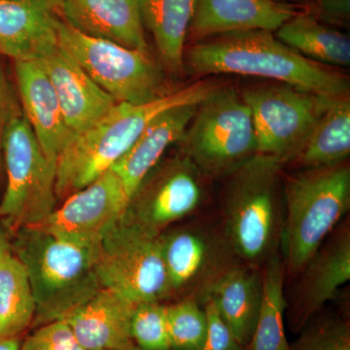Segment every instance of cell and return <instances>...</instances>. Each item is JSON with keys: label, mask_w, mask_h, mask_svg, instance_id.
<instances>
[{"label": "cell", "mask_w": 350, "mask_h": 350, "mask_svg": "<svg viewBox=\"0 0 350 350\" xmlns=\"http://www.w3.org/2000/svg\"><path fill=\"white\" fill-rule=\"evenodd\" d=\"M198 75H239L267 78L310 93L349 94V78L310 61L275 38L254 29L218 34L200 40L184 55Z\"/></svg>", "instance_id": "6da1fadb"}, {"label": "cell", "mask_w": 350, "mask_h": 350, "mask_svg": "<svg viewBox=\"0 0 350 350\" xmlns=\"http://www.w3.org/2000/svg\"><path fill=\"white\" fill-rule=\"evenodd\" d=\"M11 243L36 301L33 328L66 319L103 288L96 271L100 247L61 238L41 226L17 230Z\"/></svg>", "instance_id": "7a4b0ae2"}, {"label": "cell", "mask_w": 350, "mask_h": 350, "mask_svg": "<svg viewBox=\"0 0 350 350\" xmlns=\"http://www.w3.org/2000/svg\"><path fill=\"white\" fill-rule=\"evenodd\" d=\"M200 80L142 105L118 103L89 130L76 135L57 162L56 192L66 199L111 170L160 113L181 105H200L220 89Z\"/></svg>", "instance_id": "3957f363"}, {"label": "cell", "mask_w": 350, "mask_h": 350, "mask_svg": "<svg viewBox=\"0 0 350 350\" xmlns=\"http://www.w3.org/2000/svg\"><path fill=\"white\" fill-rule=\"evenodd\" d=\"M283 167L278 159L256 154L224 177L221 224L243 264L261 268L280 250Z\"/></svg>", "instance_id": "277c9868"}, {"label": "cell", "mask_w": 350, "mask_h": 350, "mask_svg": "<svg viewBox=\"0 0 350 350\" xmlns=\"http://www.w3.org/2000/svg\"><path fill=\"white\" fill-rule=\"evenodd\" d=\"M282 248L285 275L297 276L350 207L347 162L284 175Z\"/></svg>", "instance_id": "5b68a950"}, {"label": "cell", "mask_w": 350, "mask_h": 350, "mask_svg": "<svg viewBox=\"0 0 350 350\" xmlns=\"http://www.w3.org/2000/svg\"><path fill=\"white\" fill-rule=\"evenodd\" d=\"M3 170L1 222L12 232L43 224L57 208V165L43 153L20 107L4 133Z\"/></svg>", "instance_id": "8992f818"}, {"label": "cell", "mask_w": 350, "mask_h": 350, "mask_svg": "<svg viewBox=\"0 0 350 350\" xmlns=\"http://www.w3.org/2000/svg\"><path fill=\"white\" fill-rule=\"evenodd\" d=\"M179 144L206 178H224L256 155L254 121L243 94L221 87L200 103Z\"/></svg>", "instance_id": "52a82bcc"}, {"label": "cell", "mask_w": 350, "mask_h": 350, "mask_svg": "<svg viewBox=\"0 0 350 350\" xmlns=\"http://www.w3.org/2000/svg\"><path fill=\"white\" fill-rule=\"evenodd\" d=\"M56 27L59 48L117 103L142 105L172 93L150 53L85 36L57 18Z\"/></svg>", "instance_id": "ba28073f"}, {"label": "cell", "mask_w": 350, "mask_h": 350, "mask_svg": "<svg viewBox=\"0 0 350 350\" xmlns=\"http://www.w3.org/2000/svg\"><path fill=\"white\" fill-rule=\"evenodd\" d=\"M96 271L103 288L135 305L170 297L161 236L123 219L101 241Z\"/></svg>", "instance_id": "9c48e42d"}, {"label": "cell", "mask_w": 350, "mask_h": 350, "mask_svg": "<svg viewBox=\"0 0 350 350\" xmlns=\"http://www.w3.org/2000/svg\"><path fill=\"white\" fill-rule=\"evenodd\" d=\"M241 94L252 113L257 154L273 157L283 167L294 160L336 98L282 83L248 88Z\"/></svg>", "instance_id": "30bf717a"}, {"label": "cell", "mask_w": 350, "mask_h": 350, "mask_svg": "<svg viewBox=\"0 0 350 350\" xmlns=\"http://www.w3.org/2000/svg\"><path fill=\"white\" fill-rule=\"evenodd\" d=\"M161 244L170 296L202 301L218 278L239 264L221 223L200 220L163 232Z\"/></svg>", "instance_id": "8fae6325"}, {"label": "cell", "mask_w": 350, "mask_h": 350, "mask_svg": "<svg viewBox=\"0 0 350 350\" xmlns=\"http://www.w3.org/2000/svg\"><path fill=\"white\" fill-rule=\"evenodd\" d=\"M204 178L181 152L162 159L131 196L121 219L161 236L170 225L199 208L204 198Z\"/></svg>", "instance_id": "7c38bea8"}, {"label": "cell", "mask_w": 350, "mask_h": 350, "mask_svg": "<svg viewBox=\"0 0 350 350\" xmlns=\"http://www.w3.org/2000/svg\"><path fill=\"white\" fill-rule=\"evenodd\" d=\"M129 200L123 183L109 170L66 198L40 226L61 238L100 247L105 234L123 217Z\"/></svg>", "instance_id": "4fadbf2b"}, {"label": "cell", "mask_w": 350, "mask_h": 350, "mask_svg": "<svg viewBox=\"0 0 350 350\" xmlns=\"http://www.w3.org/2000/svg\"><path fill=\"white\" fill-rule=\"evenodd\" d=\"M297 276L288 308V319L295 331L301 330L350 280L349 222L332 232Z\"/></svg>", "instance_id": "5bb4252c"}, {"label": "cell", "mask_w": 350, "mask_h": 350, "mask_svg": "<svg viewBox=\"0 0 350 350\" xmlns=\"http://www.w3.org/2000/svg\"><path fill=\"white\" fill-rule=\"evenodd\" d=\"M36 63L49 77L64 121L75 137L96 125L118 103L59 46Z\"/></svg>", "instance_id": "9a60e30c"}, {"label": "cell", "mask_w": 350, "mask_h": 350, "mask_svg": "<svg viewBox=\"0 0 350 350\" xmlns=\"http://www.w3.org/2000/svg\"><path fill=\"white\" fill-rule=\"evenodd\" d=\"M15 75L23 113L43 153L57 165L75 135L64 121L54 87L34 62H15Z\"/></svg>", "instance_id": "2e32d148"}, {"label": "cell", "mask_w": 350, "mask_h": 350, "mask_svg": "<svg viewBox=\"0 0 350 350\" xmlns=\"http://www.w3.org/2000/svg\"><path fill=\"white\" fill-rule=\"evenodd\" d=\"M56 11L85 36L149 53L138 0H57Z\"/></svg>", "instance_id": "e0dca14e"}, {"label": "cell", "mask_w": 350, "mask_h": 350, "mask_svg": "<svg viewBox=\"0 0 350 350\" xmlns=\"http://www.w3.org/2000/svg\"><path fill=\"white\" fill-rule=\"evenodd\" d=\"M135 304L107 288L63 319L85 350H139L131 338Z\"/></svg>", "instance_id": "ac0fdd59"}, {"label": "cell", "mask_w": 350, "mask_h": 350, "mask_svg": "<svg viewBox=\"0 0 350 350\" xmlns=\"http://www.w3.org/2000/svg\"><path fill=\"white\" fill-rule=\"evenodd\" d=\"M298 13L273 0H199L188 33L196 41L227 32L276 31Z\"/></svg>", "instance_id": "d6986e66"}, {"label": "cell", "mask_w": 350, "mask_h": 350, "mask_svg": "<svg viewBox=\"0 0 350 350\" xmlns=\"http://www.w3.org/2000/svg\"><path fill=\"white\" fill-rule=\"evenodd\" d=\"M199 105L170 107L155 117L131 145L125 155L111 167L123 183L129 198L140 182L162 160L172 144H179L194 118Z\"/></svg>", "instance_id": "ffe728a7"}, {"label": "cell", "mask_w": 350, "mask_h": 350, "mask_svg": "<svg viewBox=\"0 0 350 350\" xmlns=\"http://www.w3.org/2000/svg\"><path fill=\"white\" fill-rule=\"evenodd\" d=\"M56 19L48 9L0 0V54L14 62H36L59 48Z\"/></svg>", "instance_id": "44dd1931"}, {"label": "cell", "mask_w": 350, "mask_h": 350, "mask_svg": "<svg viewBox=\"0 0 350 350\" xmlns=\"http://www.w3.org/2000/svg\"><path fill=\"white\" fill-rule=\"evenodd\" d=\"M206 298L213 301L219 314L244 349L254 334L261 306V268L234 265L218 278Z\"/></svg>", "instance_id": "7402d4cb"}, {"label": "cell", "mask_w": 350, "mask_h": 350, "mask_svg": "<svg viewBox=\"0 0 350 350\" xmlns=\"http://www.w3.org/2000/svg\"><path fill=\"white\" fill-rule=\"evenodd\" d=\"M199 0H138L144 27L155 41L161 63L179 75L184 66V44Z\"/></svg>", "instance_id": "603a6c76"}, {"label": "cell", "mask_w": 350, "mask_h": 350, "mask_svg": "<svg viewBox=\"0 0 350 350\" xmlns=\"http://www.w3.org/2000/svg\"><path fill=\"white\" fill-rule=\"evenodd\" d=\"M349 155L350 100L347 94L333 98L289 165L300 170L331 167L347 162Z\"/></svg>", "instance_id": "cb8c5ba5"}, {"label": "cell", "mask_w": 350, "mask_h": 350, "mask_svg": "<svg viewBox=\"0 0 350 350\" xmlns=\"http://www.w3.org/2000/svg\"><path fill=\"white\" fill-rule=\"evenodd\" d=\"M276 38L301 56L323 66L350 64V39L310 13H297L276 31Z\"/></svg>", "instance_id": "d4e9b609"}, {"label": "cell", "mask_w": 350, "mask_h": 350, "mask_svg": "<svg viewBox=\"0 0 350 350\" xmlns=\"http://www.w3.org/2000/svg\"><path fill=\"white\" fill-rule=\"evenodd\" d=\"M262 300L254 334L243 350H291L284 330L285 267L278 250L261 267Z\"/></svg>", "instance_id": "484cf974"}, {"label": "cell", "mask_w": 350, "mask_h": 350, "mask_svg": "<svg viewBox=\"0 0 350 350\" xmlns=\"http://www.w3.org/2000/svg\"><path fill=\"white\" fill-rule=\"evenodd\" d=\"M36 310L24 267L7 253L0 257V338L20 337L33 323Z\"/></svg>", "instance_id": "4316f807"}, {"label": "cell", "mask_w": 350, "mask_h": 350, "mask_svg": "<svg viewBox=\"0 0 350 350\" xmlns=\"http://www.w3.org/2000/svg\"><path fill=\"white\" fill-rule=\"evenodd\" d=\"M202 304L196 298H184L167 305L172 350L202 349L207 332L206 313Z\"/></svg>", "instance_id": "83f0119b"}, {"label": "cell", "mask_w": 350, "mask_h": 350, "mask_svg": "<svg viewBox=\"0 0 350 350\" xmlns=\"http://www.w3.org/2000/svg\"><path fill=\"white\" fill-rule=\"evenodd\" d=\"M131 333L139 350H172L167 305L162 301L137 304L131 317Z\"/></svg>", "instance_id": "f1b7e54d"}, {"label": "cell", "mask_w": 350, "mask_h": 350, "mask_svg": "<svg viewBox=\"0 0 350 350\" xmlns=\"http://www.w3.org/2000/svg\"><path fill=\"white\" fill-rule=\"evenodd\" d=\"M291 350H350V327L345 320H317L303 327Z\"/></svg>", "instance_id": "f546056e"}, {"label": "cell", "mask_w": 350, "mask_h": 350, "mask_svg": "<svg viewBox=\"0 0 350 350\" xmlns=\"http://www.w3.org/2000/svg\"><path fill=\"white\" fill-rule=\"evenodd\" d=\"M21 344L20 350H85L64 320L38 328Z\"/></svg>", "instance_id": "4dcf8cb0"}, {"label": "cell", "mask_w": 350, "mask_h": 350, "mask_svg": "<svg viewBox=\"0 0 350 350\" xmlns=\"http://www.w3.org/2000/svg\"><path fill=\"white\" fill-rule=\"evenodd\" d=\"M207 317L206 340L200 350H243L209 298L202 301Z\"/></svg>", "instance_id": "1f68e13d"}, {"label": "cell", "mask_w": 350, "mask_h": 350, "mask_svg": "<svg viewBox=\"0 0 350 350\" xmlns=\"http://www.w3.org/2000/svg\"><path fill=\"white\" fill-rule=\"evenodd\" d=\"M12 88L7 80L3 69L0 66V199L2 195V177H3V137L9 120L14 111L20 107L13 94Z\"/></svg>", "instance_id": "d6a6232c"}, {"label": "cell", "mask_w": 350, "mask_h": 350, "mask_svg": "<svg viewBox=\"0 0 350 350\" xmlns=\"http://www.w3.org/2000/svg\"><path fill=\"white\" fill-rule=\"evenodd\" d=\"M312 13L320 22L349 27L350 0H315Z\"/></svg>", "instance_id": "836d02e7"}, {"label": "cell", "mask_w": 350, "mask_h": 350, "mask_svg": "<svg viewBox=\"0 0 350 350\" xmlns=\"http://www.w3.org/2000/svg\"><path fill=\"white\" fill-rule=\"evenodd\" d=\"M12 238L3 223L0 222V257L12 252Z\"/></svg>", "instance_id": "e575fe53"}, {"label": "cell", "mask_w": 350, "mask_h": 350, "mask_svg": "<svg viewBox=\"0 0 350 350\" xmlns=\"http://www.w3.org/2000/svg\"><path fill=\"white\" fill-rule=\"evenodd\" d=\"M21 344L20 337L2 338H0V350H20Z\"/></svg>", "instance_id": "d590c367"}, {"label": "cell", "mask_w": 350, "mask_h": 350, "mask_svg": "<svg viewBox=\"0 0 350 350\" xmlns=\"http://www.w3.org/2000/svg\"><path fill=\"white\" fill-rule=\"evenodd\" d=\"M14 1L27 2V3L48 9V10L53 11V12L57 10V0H14Z\"/></svg>", "instance_id": "8d00e7d4"}, {"label": "cell", "mask_w": 350, "mask_h": 350, "mask_svg": "<svg viewBox=\"0 0 350 350\" xmlns=\"http://www.w3.org/2000/svg\"><path fill=\"white\" fill-rule=\"evenodd\" d=\"M273 1L290 4V2H314L315 0H273Z\"/></svg>", "instance_id": "74e56055"}]
</instances>
